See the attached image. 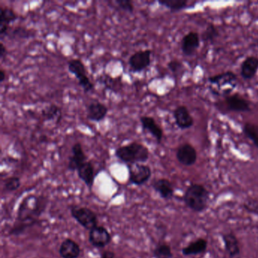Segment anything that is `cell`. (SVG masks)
Wrapping results in <instances>:
<instances>
[{
  "instance_id": "1",
  "label": "cell",
  "mask_w": 258,
  "mask_h": 258,
  "mask_svg": "<svg viewBox=\"0 0 258 258\" xmlns=\"http://www.w3.org/2000/svg\"><path fill=\"white\" fill-rule=\"evenodd\" d=\"M49 199L43 195H29L22 199L14 223L8 230L10 236H20L28 229L41 223L40 217L46 211Z\"/></svg>"
},
{
  "instance_id": "2",
  "label": "cell",
  "mask_w": 258,
  "mask_h": 258,
  "mask_svg": "<svg viewBox=\"0 0 258 258\" xmlns=\"http://www.w3.org/2000/svg\"><path fill=\"white\" fill-rule=\"evenodd\" d=\"M149 150L143 143L132 142L115 149L114 156L126 164H144L149 158Z\"/></svg>"
},
{
  "instance_id": "3",
  "label": "cell",
  "mask_w": 258,
  "mask_h": 258,
  "mask_svg": "<svg viewBox=\"0 0 258 258\" xmlns=\"http://www.w3.org/2000/svg\"><path fill=\"white\" fill-rule=\"evenodd\" d=\"M210 200V192L202 184L192 183L185 190L183 201L187 208L196 213L207 209Z\"/></svg>"
},
{
  "instance_id": "4",
  "label": "cell",
  "mask_w": 258,
  "mask_h": 258,
  "mask_svg": "<svg viewBox=\"0 0 258 258\" xmlns=\"http://www.w3.org/2000/svg\"><path fill=\"white\" fill-rule=\"evenodd\" d=\"M72 217L84 229L90 231L99 224L97 214L87 207L72 205L70 207Z\"/></svg>"
},
{
  "instance_id": "5",
  "label": "cell",
  "mask_w": 258,
  "mask_h": 258,
  "mask_svg": "<svg viewBox=\"0 0 258 258\" xmlns=\"http://www.w3.org/2000/svg\"><path fill=\"white\" fill-rule=\"evenodd\" d=\"M68 70L71 74L75 75V78L78 79L79 86L82 87L86 93L94 90V84L90 81V78L87 76V69L81 59L73 58L69 60L68 62Z\"/></svg>"
},
{
  "instance_id": "6",
  "label": "cell",
  "mask_w": 258,
  "mask_h": 258,
  "mask_svg": "<svg viewBox=\"0 0 258 258\" xmlns=\"http://www.w3.org/2000/svg\"><path fill=\"white\" fill-rule=\"evenodd\" d=\"M128 180L130 183L142 186L149 182L152 176V169L146 164H127Z\"/></svg>"
},
{
  "instance_id": "7",
  "label": "cell",
  "mask_w": 258,
  "mask_h": 258,
  "mask_svg": "<svg viewBox=\"0 0 258 258\" xmlns=\"http://www.w3.org/2000/svg\"><path fill=\"white\" fill-rule=\"evenodd\" d=\"M152 54L151 49L139 50L133 53L128 59L131 72L133 73H140L146 70L152 63Z\"/></svg>"
},
{
  "instance_id": "8",
  "label": "cell",
  "mask_w": 258,
  "mask_h": 258,
  "mask_svg": "<svg viewBox=\"0 0 258 258\" xmlns=\"http://www.w3.org/2000/svg\"><path fill=\"white\" fill-rule=\"evenodd\" d=\"M89 241L96 248H104L112 241V236L103 226H96L89 232Z\"/></svg>"
},
{
  "instance_id": "9",
  "label": "cell",
  "mask_w": 258,
  "mask_h": 258,
  "mask_svg": "<svg viewBox=\"0 0 258 258\" xmlns=\"http://www.w3.org/2000/svg\"><path fill=\"white\" fill-rule=\"evenodd\" d=\"M88 161L87 155L81 143H75L72 146L71 155L69 158L67 169L69 171L75 172Z\"/></svg>"
},
{
  "instance_id": "10",
  "label": "cell",
  "mask_w": 258,
  "mask_h": 258,
  "mask_svg": "<svg viewBox=\"0 0 258 258\" xmlns=\"http://www.w3.org/2000/svg\"><path fill=\"white\" fill-rule=\"evenodd\" d=\"M197 152L191 145L188 143L181 145L176 152L177 161L184 166H191L197 161Z\"/></svg>"
},
{
  "instance_id": "11",
  "label": "cell",
  "mask_w": 258,
  "mask_h": 258,
  "mask_svg": "<svg viewBox=\"0 0 258 258\" xmlns=\"http://www.w3.org/2000/svg\"><path fill=\"white\" fill-rule=\"evenodd\" d=\"M225 104L229 111L235 112H248L251 111L250 102L238 94L226 96Z\"/></svg>"
},
{
  "instance_id": "12",
  "label": "cell",
  "mask_w": 258,
  "mask_h": 258,
  "mask_svg": "<svg viewBox=\"0 0 258 258\" xmlns=\"http://www.w3.org/2000/svg\"><path fill=\"white\" fill-rule=\"evenodd\" d=\"M142 129L149 132L156 140L158 144L162 142L164 132L162 128L156 123L155 119L150 116H141L140 118Z\"/></svg>"
},
{
  "instance_id": "13",
  "label": "cell",
  "mask_w": 258,
  "mask_h": 258,
  "mask_svg": "<svg viewBox=\"0 0 258 258\" xmlns=\"http://www.w3.org/2000/svg\"><path fill=\"white\" fill-rule=\"evenodd\" d=\"M200 46V37L194 31L188 33L182 37L181 41V49L185 56H191L195 54Z\"/></svg>"
},
{
  "instance_id": "14",
  "label": "cell",
  "mask_w": 258,
  "mask_h": 258,
  "mask_svg": "<svg viewBox=\"0 0 258 258\" xmlns=\"http://www.w3.org/2000/svg\"><path fill=\"white\" fill-rule=\"evenodd\" d=\"M173 115L175 123L179 129H189L194 124L193 117L190 114L188 108L184 105L176 107L173 111Z\"/></svg>"
},
{
  "instance_id": "15",
  "label": "cell",
  "mask_w": 258,
  "mask_h": 258,
  "mask_svg": "<svg viewBox=\"0 0 258 258\" xmlns=\"http://www.w3.org/2000/svg\"><path fill=\"white\" fill-rule=\"evenodd\" d=\"M108 113V108L99 101L90 102L87 108V117L90 121H102L106 117Z\"/></svg>"
},
{
  "instance_id": "16",
  "label": "cell",
  "mask_w": 258,
  "mask_h": 258,
  "mask_svg": "<svg viewBox=\"0 0 258 258\" xmlns=\"http://www.w3.org/2000/svg\"><path fill=\"white\" fill-rule=\"evenodd\" d=\"M81 246L75 240L67 238L61 243L58 253L61 258H79L81 256Z\"/></svg>"
},
{
  "instance_id": "17",
  "label": "cell",
  "mask_w": 258,
  "mask_h": 258,
  "mask_svg": "<svg viewBox=\"0 0 258 258\" xmlns=\"http://www.w3.org/2000/svg\"><path fill=\"white\" fill-rule=\"evenodd\" d=\"M78 177L87 185L90 191L93 189L94 185L96 173L95 167L91 161H87L84 163L78 170Z\"/></svg>"
},
{
  "instance_id": "18",
  "label": "cell",
  "mask_w": 258,
  "mask_h": 258,
  "mask_svg": "<svg viewBox=\"0 0 258 258\" xmlns=\"http://www.w3.org/2000/svg\"><path fill=\"white\" fill-rule=\"evenodd\" d=\"M222 239L229 258H241L239 241L235 234L232 232L222 234Z\"/></svg>"
},
{
  "instance_id": "19",
  "label": "cell",
  "mask_w": 258,
  "mask_h": 258,
  "mask_svg": "<svg viewBox=\"0 0 258 258\" xmlns=\"http://www.w3.org/2000/svg\"><path fill=\"white\" fill-rule=\"evenodd\" d=\"M152 187L161 199L166 201L171 200L174 196V188L170 180L165 178L155 179L152 182Z\"/></svg>"
},
{
  "instance_id": "20",
  "label": "cell",
  "mask_w": 258,
  "mask_h": 258,
  "mask_svg": "<svg viewBox=\"0 0 258 258\" xmlns=\"http://www.w3.org/2000/svg\"><path fill=\"white\" fill-rule=\"evenodd\" d=\"M258 72V58L248 56L241 64V76L246 81L253 79Z\"/></svg>"
},
{
  "instance_id": "21",
  "label": "cell",
  "mask_w": 258,
  "mask_h": 258,
  "mask_svg": "<svg viewBox=\"0 0 258 258\" xmlns=\"http://www.w3.org/2000/svg\"><path fill=\"white\" fill-rule=\"evenodd\" d=\"M208 242L203 238H199L191 241L188 245L182 247V253L184 256H195L205 253L208 248Z\"/></svg>"
},
{
  "instance_id": "22",
  "label": "cell",
  "mask_w": 258,
  "mask_h": 258,
  "mask_svg": "<svg viewBox=\"0 0 258 258\" xmlns=\"http://www.w3.org/2000/svg\"><path fill=\"white\" fill-rule=\"evenodd\" d=\"M237 76L232 72H226L224 73L219 74L208 78V81L210 84H214L217 87H225L226 85H232L237 81Z\"/></svg>"
},
{
  "instance_id": "23",
  "label": "cell",
  "mask_w": 258,
  "mask_h": 258,
  "mask_svg": "<svg viewBox=\"0 0 258 258\" xmlns=\"http://www.w3.org/2000/svg\"><path fill=\"white\" fill-rule=\"evenodd\" d=\"M41 115L45 120L54 122L58 125L61 123L62 119V110L58 105L50 104L42 109Z\"/></svg>"
},
{
  "instance_id": "24",
  "label": "cell",
  "mask_w": 258,
  "mask_h": 258,
  "mask_svg": "<svg viewBox=\"0 0 258 258\" xmlns=\"http://www.w3.org/2000/svg\"><path fill=\"white\" fill-rule=\"evenodd\" d=\"M36 36L35 30L29 29L25 27L18 26L10 29L7 38L10 40H28Z\"/></svg>"
},
{
  "instance_id": "25",
  "label": "cell",
  "mask_w": 258,
  "mask_h": 258,
  "mask_svg": "<svg viewBox=\"0 0 258 258\" xmlns=\"http://www.w3.org/2000/svg\"><path fill=\"white\" fill-rule=\"evenodd\" d=\"M98 81L99 84H103L108 90H111L114 93H117L121 89L122 77L118 78H113L111 75L103 74L98 78Z\"/></svg>"
},
{
  "instance_id": "26",
  "label": "cell",
  "mask_w": 258,
  "mask_h": 258,
  "mask_svg": "<svg viewBox=\"0 0 258 258\" xmlns=\"http://www.w3.org/2000/svg\"><path fill=\"white\" fill-rule=\"evenodd\" d=\"M152 255L155 258H173V253L171 247L168 243L161 241L158 243L152 250Z\"/></svg>"
},
{
  "instance_id": "27",
  "label": "cell",
  "mask_w": 258,
  "mask_h": 258,
  "mask_svg": "<svg viewBox=\"0 0 258 258\" xmlns=\"http://www.w3.org/2000/svg\"><path fill=\"white\" fill-rule=\"evenodd\" d=\"M158 4L168 9L173 13L185 10L188 5L187 0H159Z\"/></svg>"
},
{
  "instance_id": "28",
  "label": "cell",
  "mask_w": 258,
  "mask_h": 258,
  "mask_svg": "<svg viewBox=\"0 0 258 258\" xmlns=\"http://www.w3.org/2000/svg\"><path fill=\"white\" fill-rule=\"evenodd\" d=\"M19 19L14 10L9 7H0V25H8L13 23Z\"/></svg>"
},
{
  "instance_id": "29",
  "label": "cell",
  "mask_w": 258,
  "mask_h": 258,
  "mask_svg": "<svg viewBox=\"0 0 258 258\" xmlns=\"http://www.w3.org/2000/svg\"><path fill=\"white\" fill-rule=\"evenodd\" d=\"M243 133L258 148V126L247 122L243 126Z\"/></svg>"
},
{
  "instance_id": "30",
  "label": "cell",
  "mask_w": 258,
  "mask_h": 258,
  "mask_svg": "<svg viewBox=\"0 0 258 258\" xmlns=\"http://www.w3.org/2000/svg\"><path fill=\"white\" fill-rule=\"evenodd\" d=\"M21 185H22L21 178L17 176H12L4 179L3 190L7 192H11L19 189Z\"/></svg>"
},
{
  "instance_id": "31",
  "label": "cell",
  "mask_w": 258,
  "mask_h": 258,
  "mask_svg": "<svg viewBox=\"0 0 258 258\" xmlns=\"http://www.w3.org/2000/svg\"><path fill=\"white\" fill-rule=\"evenodd\" d=\"M219 36L218 30L213 24H209L202 33V39L205 43L213 42Z\"/></svg>"
},
{
  "instance_id": "32",
  "label": "cell",
  "mask_w": 258,
  "mask_h": 258,
  "mask_svg": "<svg viewBox=\"0 0 258 258\" xmlns=\"http://www.w3.org/2000/svg\"><path fill=\"white\" fill-rule=\"evenodd\" d=\"M114 4L122 11L133 13L134 11V3L131 0H115Z\"/></svg>"
},
{
  "instance_id": "33",
  "label": "cell",
  "mask_w": 258,
  "mask_h": 258,
  "mask_svg": "<svg viewBox=\"0 0 258 258\" xmlns=\"http://www.w3.org/2000/svg\"><path fill=\"white\" fill-rule=\"evenodd\" d=\"M244 210L253 214L258 215V200L257 199H250L246 201L243 205Z\"/></svg>"
},
{
  "instance_id": "34",
  "label": "cell",
  "mask_w": 258,
  "mask_h": 258,
  "mask_svg": "<svg viewBox=\"0 0 258 258\" xmlns=\"http://www.w3.org/2000/svg\"><path fill=\"white\" fill-rule=\"evenodd\" d=\"M167 68L173 75H177L182 72L183 66L180 61L173 59L167 63Z\"/></svg>"
},
{
  "instance_id": "35",
  "label": "cell",
  "mask_w": 258,
  "mask_h": 258,
  "mask_svg": "<svg viewBox=\"0 0 258 258\" xmlns=\"http://www.w3.org/2000/svg\"><path fill=\"white\" fill-rule=\"evenodd\" d=\"M99 258H115V253L111 250H104L101 253L100 257Z\"/></svg>"
},
{
  "instance_id": "36",
  "label": "cell",
  "mask_w": 258,
  "mask_h": 258,
  "mask_svg": "<svg viewBox=\"0 0 258 258\" xmlns=\"http://www.w3.org/2000/svg\"><path fill=\"white\" fill-rule=\"evenodd\" d=\"M7 49L6 48L5 45L3 42L0 43V58L1 60H4V58L7 56Z\"/></svg>"
},
{
  "instance_id": "37",
  "label": "cell",
  "mask_w": 258,
  "mask_h": 258,
  "mask_svg": "<svg viewBox=\"0 0 258 258\" xmlns=\"http://www.w3.org/2000/svg\"><path fill=\"white\" fill-rule=\"evenodd\" d=\"M7 79V73L4 69L0 70V83H4Z\"/></svg>"
}]
</instances>
